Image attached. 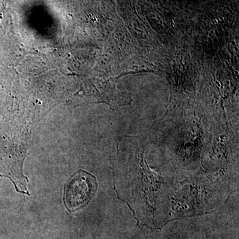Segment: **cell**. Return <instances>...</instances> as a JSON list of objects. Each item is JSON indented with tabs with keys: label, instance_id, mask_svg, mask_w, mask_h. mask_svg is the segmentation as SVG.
Here are the masks:
<instances>
[{
	"label": "cell",
	"instance_id": "cell-1",
	"mask_svg": "<svg viewBox=\"0 0 239 239\" xmlns=\"http://www.w3.org/2000/svg\"><path fill=\"white\" fill-rule=\"evenodd\" d=\"M97 187L94 175L83 170L76 172L64 188V203L69 211L73 212L88 205Z\"/></svg>",
	"mask_w": 239,
	"mask_h": 239
}]
</instances>
